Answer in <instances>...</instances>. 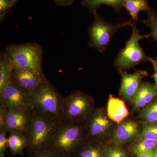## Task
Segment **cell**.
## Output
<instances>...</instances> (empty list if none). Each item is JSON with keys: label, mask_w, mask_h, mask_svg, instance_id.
Here are the masks:
<instances>
[{"label": "cell", "mask_w": 157, "mask_h": 157, "mask_svg": "<svg viewBox=\"0 0 157 157\" xmlns=\"http://www.w3.org/2000/svg\"><path fill=\"white\" fill-rule=\"evenodd\" d=\"M139 126L133 121L123 122L117 128L113 136V142L117 144H124L134 140L137 136Z\"/></svg>", "instance_id": "obj_13"}, {"label": "cell", "mask_w": 157, "mask_h": 157, "mask_svg": "<svg viewBox=\"0 0 157 157\" xmlns=\"http://www.w3.org/2000/svg\"><path fill=\"white\" fill-rule=\"evenodd\" d=\"M15 4L12 0H0V21H3L6 14Z\"/></svg>", "instance_id": "obj_25"}, {"label": "cell", "mask_w": 157, "mask_h": 157, "mask_svg": "<svg viewBox=\"0 0 157 157\" xmlns=\"http://www.w3.org/2000/svg\"><path fill=\"white\" fill-rule=\"evenodd\" d=\"M5 53L11 60L14 69H33L43 72V49L35 43L9 45Z\"/></svg>", "instance_id": "obj_6"}, {"label": "cell", "mask_w": 157, "mask_h": 157, "mask_svg": "<svg viewBox=\"0 0 157 157\" xmlns=\"http://www.w3.org/2000/svg\"><path fill=\"white\" fill-rule=\"evenodd\" d=\"M137 157H154V151H150L144 153L142 154L139 155Z\"/></svg>", "instance_id": "obj_32"}, {"label": "cell", "mask_w": 157, "mask_h": 157, "mask_svg": "<svg viewBox=\"0 0 157 157\" xmlns=\"http://www.w3.org/2000/svg\"><path fill=\"white\" fill-rule=\"evenodd\" d=\"M94 102L89 96L74 91L64 98L62 104V120L80 124L87 122L93 113Z\"/></svg>", "instance_id": "obj_5"}, {"label": "cell", "mask_w": 157, "mask_h": 157, "mask_svg": "<svg viewBox=\"0 0 157 157\" xmlns=\"http://www.w3.org/2000/svg\"><path fill=\"white\" fill-rule=\"evenodd\" d=\"M136 24V22L131 21L130 25L132 29V36L114 60V65L121 72L129 70L142 62L150 61L151 58L147 56L139 44L140 40L148 39L150 35H140V31Z\"/></svg>", "instance_id": "obj_4"}, {"label": "cell", "mask_w": 157, "mask_h": 157, "mask_svg": "<svg viewBox=\"0 0 157 157\" xmlns=\"http://www.w3.org/2000/svg\"><path fill=\"white\" fill-rule=\"evenodd\" d=\"M109 118L104 109L98 108L93 111L85 124V134L88 138L101 139L111 127Z\"/></svg>", "instance_id": "obj_10"}, {"label": "cell", "mask_w": 157, "mask_h": 157, "mask_svg": "<svg viewBox=\"0 0 157 157\" xmlns=\"http://www.w3.org/2000/svg\"><path fill=\"white\" fill-rule=\"evenodd\" d=\"M62 120L34 110L31 126L25 135L28 153L32 156L48 149Z\"/></svg>", "instance_id": "obj_1"}, {"label": "cell", "mask_w": 157, "mask_h": 157, "mask_svg": "<svg viewBox=\"0 0 157 157\" xmlns=\"http://www.w3.org/2000/svg\"><path fill=\"white\" fill-rule=\"evenodd\" d=\"M123 6L132 17L131 21L137 23L139 21L138 14L140 11L148 10L147 0H124Z\"/></svg>", "instance_id": "obj_19"}, {"label": "cell", "mask_w": 157, "mask_h": 157, "mask_svg": "<svg viewBox=\"0 0 157 157\" xmlns=\"http://www.w3.org/2000/svg\"><path fill=\"white\" fill-rule=\"evenodd\" d=\"M104 157H127V155L123 150L119 146L115 145L106 151Z\"/></svg>", "instance_id": "obj_27"}, {"label": "cell", "mask_w": 157, "mask_h": 157, "mask_svg": "<svg viewBox=\"0 0 157 157\" xmlns=\"http://www.w3.org/2000/svg\"><path fill=\"white\" fill-rule=\"evenodd\" d=\"M87 142H82L73 157H104V150L94 139L88 138Z\"/></svg>", "instance_id": "obj_17"}, {"label": "cell", "mask_w": 157, "mask_h": 157, "mask_svg": "<svg viewBox=\"0 0 157 157\" xmlns=\"http://www.w3.org/2000/svg\"><path fill=\"white\" fill-rule=\"evenodd\" d=\"M33 114V109L28 106L9 109L6 124L3 128L0 131L25 135L31 126Z\"/></svg>", "instance_id": "obj_8"}, {"label": "cell", "mask_w": 157, "mask_h": 157, "mask_svg": "<svg viewBox=\"0 0 157 157\" xmlns=\"http://www.w3.org/2000/svg\"><path fill=\"white\" fill-rule=\"evenodd\" d=\"M9 109L0 104V130H2L5 126L7 116H8Z\"/></svg>", "instance_id": "obj_28"}, {"label": "cell", "mask_w": 157, "mask_h": 157, "mask_svg": "<svg viewBox=\"0 0 157 157\" xmlns=\"http://www.w3.org/2000/svg\"><path fill=\"white\" fill-rule=\"evenodd\" d=\"M12 79L29 93L48 81L43 72L33 69H14Z\"/></svg>", "instance_id": "obj_11"}, {"label": "cell", "mask_w": 157, "mask_h": 157, "mask_svg": "<svg viewBox=\"0 0 157 157\" xmlns=\"http://www.w3.org/2000/svg\"><path fill=\"white\" fill-rule=\"evenodd\" d=\"M29 93L11 79L0 94V104L9 109H17L28 106Z\"/></svg>", "instance_id": "obj_9"}, {"label": "cell", "mask_w": 157, "mask_h": 157, "mask_svg": "<svg viewBox=\"0 0 157 157\" xmlns=\"http://www.w3.org/2000/svg\"><path fill=\"white\" fill-rule=\"evenodd\" d=\"M9 148L12 156L24 155V151L27 147L25 135L17 133H10L9 137Z\"/></svg>", "instance_id": "obj_20"}, {"label": "cell", "mask_w": 157, "mask_h": 157, "mask_svg": "<svg viewBox=\"0 0 157 157\" xmlns=\"http://www.w3.org/2000/svg\"><path fill=\"white\" fill-rule=\"evenodd\" d=\"M157 146V141L148 139H141L131 147V151L135 155H139L152 151Z\"/></svg>", "instance_id": "obj_21"}, {"label": "cell", "mask_w": 157, "mask_h": 157, "mask_svg": "<svg viewBox=\"0 0 157 157\" xmlns=\"http://www.w3.org/2000/svg\"><path fill=\"white\" fill-rule=\"evenodd\" d=\"M53 1L57 6H67L72 5L75 0H53Z\"/></svg>", "instance_id": "obj_30"}, {"label": "cell", "mask_w": 157, "mask_h": 157, "mask_svg": "<svg viewBox=\"0 0 157 157\" xmlns=\"http://www.w3.org/2000/svg\"><path fill=\"white\" fill-rule=\"evenodd\" d=\"M147 75V72L144 70H137L132 74L122 71L120 88L121 96L128 101L135 98L141 86V80Z\"/></svg>", "instance_id": "obj_12"}, {"label": "cell", "mask_w": 157, "mask_h": 157, "mask_svg": "<svg viewBox=\"0 0 157 157\" xmlns=\"http://www.w3.org/2000/svg\"><path fill=\"white\" fill-rule=\"evenodd\" d=\"M107 116L109 119L120 124L129 115V112L123 101L119 98L109 96L107 104Z\"/></svg>", "instance_id": "obj_14"}, {"label": "cell", "mask_w": 157, "mask_h": 157, "mask_svg": "<svg viewBox=\"0 0 157 157\" xmlns=\"http://www.w3.org/2000/svg\"><path fill=\"white\" fill-rule=\"evenodd\" d=\"M6 132L0 131V157H5L7 148L9 147V137Z\"/></svg>", "instance_id": "obj_26"}, {"label": "cell", "mask_w": 157, "mask_h": 157, "mask_svg": "<svg viewBox=\"0 0 157 157\" xmlns=\"http://www.w3.org/2000/svg\"><path fill=\"white\" fill-rule=\"evenodd\" d=\"M157 96V88L149 82H143L135 96L134 108L140 109L150 103Z\"/></svg>", "instance_id": "obj_15"}, {"label": "cell", "mask_w": 157, "mask_h": 157, "mask_svg": "<svg viewBox=\"0 0 157 157\" xmlns=\"http://www.w3.org/2000/svg\"><path fill=\"white\" fill-rule=\"evenodd\" d=\"M139 117L144 121L157 124V99L144 109Z\"/></svg>", "instance_id": "obj_22"}, {"label": "cell", "mask_w": 157, "mask_h": 157, "mask_svg": "<svg viewBox=\"0 0 157 157\" xmlns=\"http://www.w3.org/2000/svg\"><path fill=\"white\" fill-rule=\"evenodd\" d=\"M123 2L124 0H82V4L94 14L103 5L112 7L117 13H120L123 7Z\"/></svg>", "instance_id": "obj_18"}, {"label": "cell", "mask_w": 157, "mask_h": 157, "mask_svg": "<svg viewBox=\"0 0 157 157\" xmlns=\"http://www.w3.org/2000/svg\"><path fill=\"white\" fill-rule=\"evenodd\" d=\"M14 65L5 52L0 56V94L12 79Z\"/></svg>", "instance_id": "obj_16"}, {"label": "cell", "mask_w": 157, "mask_h": 157, "mask_svg": "<svg viewBox=\"0 0 157 157\" xmlns=\"http://www.w3.org/2000/svg\"><path fill=\"white\" fill-rule=\"evenodd\" d=\"M146 12L147 19L142 21V22L151 29L150 35L157 42V13L151 7H150Z\"/></svg>", "instance_id": "obj_23"}, {"label": "cell", "mask_w": 157, "mask_h": 157, "mask_svg": "<svg viewBox=\"0 0 157 157\" xmlns=\"http://www.w3.org/2000/svg\"><path fill=\"white\" fill-rule=\"evenodd\" d=\"M154 156L157 157V146L156 147L154 151Z\"/></svg>", "instance_id": "obj_33"}, {"label": "cell", "mask_w": 157, "mask_h": 157, "mask_svg": "<svg viewBox=\"0 0 157 157\" xmlns=\"http://www.w3.org/2000/svg\"><path fill=\"white\" fill-rule=\"evenodd\" d=\"M14 3H16L17 1H19V0H12Z\"/></svg>", "instance_id": "obj_34"}, {"label": "cell", "mask_w": 157, "mask_h": 157, "mask_svg": "<svg viewBox=\"0 0 157 157\" xmlns=\"http://www.w3.org/2000/svg\"><path fill=\"white\" fill-rule=\"evenodd\" d=\"M140 138L157 141V124L145 122L143 124Z\"/></svg>", "instance_id": "obj_24"}, {"label": "cell", "mask_w": 157, "mask_h": 157, "mask_svg": "<svg viewBox=\"0 0 157 157\" xmlns=\"http://www.w3.org/2000/svg\"><path fill=\"white\" fill-rule=\"evenodd\" d=\"M64 97L49 81L40 85L29 93L28 106L62 120V104Z\"/></svg>", "instance_id": "obj_3"}, {"label": "cell", "mask_w": 157, "mask_h": 157, "mask_svg": "<svg viewBox=\"0 0 157 157\" xmlns=\"http://www.w3.org/2000/svg\"><path fill=\"white\" fill-rule=\"evenodd\" d=\"M149 61L151 62V63L152 64L154 70V74L152 76L154 78L156 86L157 88V60L151 58Z\"/></svg>", "instance_id": "obj_31"}, {"label": "cell", "mask_w": 157, "mask_h": 157, "mask_svg": "<svg viewBox=\"0 0 157 157\" xmlns=\"http://www.w3.org/2000/svg\"><path fill=\"white\" fill-rule=\"evenodd\" d=\"M83 124L62 121L48 149L63 157H73L84 140Z\"/></svg>", "instance_id": "obj_2"}, {"label": "cell", "mask_w": 157, "mask_h": 157, "mask_svg": "<svg viewBox=\"0 0 157 157\" xmlns=\"http://www.w3.org/2000/svg\"><path fill=\"white\" fill-rule=\"evenodd\" d=\"M30 157H63L60 155L59 154L57 153L56 151L48 149L42 151V152L30 156Z\"/></svg>", "instance_id": "obj_29"}, {"label": "cell", "mask_w": 157, "mask_h": 157, "mask_svg": "<svg viewBox=\"0 0 157 157\" xmlns=\"http://www.w3.org/2000/svg\"><path fill=\"white\" fill-rule=\"evenodd\" d=\"M93 23L88 30L90 36L88 45L99 52H105L109 46L111 39L117 31L124 26L130 25L131 21L113 25L108 23L96 12Z\"/></svg>", "instance_id": "obj_7"}]
</instances>
